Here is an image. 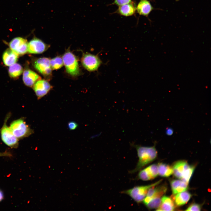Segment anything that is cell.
Segmentation results:
<instances>
[{
  "instance_id": "cell-19",
  "label": "cell",
  "mask_w": 211,
  "mask_h": 211,
  "mask_svg": "<svg viewBox=\"0 0 211 211\" xmlns=\"http://www.w3.org/2000/svg\"><path fill=\"white\" fill-rule=\"evenodd\" d=\"M176 195L174 197V202L175 204L178 206H181L186 203L191 197V194L186 190Z\"/></svg>"
},
{
  "instance_id": "cell-9",
  "label": "cell",
  "mask_w": 211,
  "mask_h": 211,
  "mask_svg": "<svg viewBox=\"0 0 211 211\" xmlns=\"http://www.w3.org/2000/svg\"><path fill=\"white\" fill-rule=\"evenodd\" d=\"M158 175V166L153 164L140 170L137 176V178L142 181H147L154 179Z\"/></svg>"
},
{
  "instance_id": "cell-18",
  "label": "cell",
  "mask_w": 211,
  "mask_h": 211,
  "mask_svg": "<svg viewBox=\"0 0 211 211\" xmlns=\"http://www.w3.org/2000/svg\"><path fill=\"white\" fill-rule=\"evenodd\" d=\"M174 209V204L172 199L169 197L164 196L161 198V203L160 206L156 210L173 211Z\"/></svg>"
},
{
  "instance_id": "cell-28",
  "label": "cell",
  "mask_w": 211,
  "mask_h": 211,
  "mask_svg": "<svg viewBox=\"0 0 211 211\" xmlns=\"http://www.w3.org/2000/svg\"><path fill=\"white\" fill-rule=\"evenodd\" d=\"M173 130L171 128H168L166 129V134L168 135H171L173 133Z\"/></svg>"
},
{
  "instance_id": "cell-11",
  "label": "cell",
  "mask_w": 211,
  "mask_h": 211,
  "mask_svg": "<svg viewBox=\"0 0 211 211\" xmlns=\"http://www.w3.org/2000/svg\"><path fill=\"white\" fill-rule=\"evenodd\" d=\"M50 83L45 80H40L33 86V89L38 99H40L47 95L52 89Z\"/></svg>"
},
{
  "instance_id": "cell-6",
  "label": "cell",
  "mask_w": 211,
  "mask_h": 211,
  "mask_svg": "<svg viewBox=\"0 0 211 211\" xmlns=\"http://www.w3.org/2000/svg\"><path fill=\"white\" fill-rule=\"evenodd\" d=\"M62 59L67 73L74 76L80 74L78 60L74 54L70 52L67 51L64 54Z\"/></svg>"
},
{
  "instance_id": "cell-16",
  "label": "cell",
  "mask_w": 211,
  "mask_h": 211,
  "mask_svg": "<svg viewBox=\"0 0 211 211\" xmlns=\"http://www.w3.org/2000/svg\"><path fill=\"white\" fill-rule=\"evenodd\" d=\"M171 185L172 193L174 195L186 191L188 187V183L181 180H172L171 182Z\"/></svg>"
},
{
  "instance_id": "cell-8",
  "label": "cell",
  "mask_w": 211,
  "mask_h": 211,
  "mask_svg": "<svg viewBox=\"0 0 211 211\" xmlns=\"http://www.w3.org/2000/svg\"><path fill=\"white\" fill-rule=\"evenodd\" d=\"M28 43L27 40L21 37L13 38L10 42V49L19 55H23L28 52Z\"/></svg>"
},
{
  "instance_id": "cell-25",
  "label": "cell",
  "mask_w": 211,
  "mask_h": 211,
  "mask_svg": "<svg viewBox=\"0 0 211 211\" xmlns=\"http://www.w3.org/2000/svg\"><path fill=\"white\" fill-rule=\"evenodd\" d=\"M68 127L69 130H74L77 128L78 124L74 121H71L68 122Z\"/></svg>"
},
{
  "instance_id": "cell-21",
  "label": "cell",
  "mask_w": 211,
  "mask_h": 211,
  "mask_svg": "<svg viewBox=\"0 0 211 211\" xmlns=\"http://www.w3.org/2000/svg\"><path fill=\"white\" fill-rule=\"evenodd\" d=\"M158 175L163 177H168L173 173L172 168L169 165L162 163L158 165Z\"/></svg>"
},
{
  "instance_id": "cell-1",
  "label": "cell",
  "mask_w": 211,
  "mask_h": 211,
  "mask_svg": "<svg viewBox=\"0 0 211 211\" xmlns=\"http://www.w3.org/2000/svg\"><path fill=\"white\" fill-rule=\"evenodd\" d=\"M136 149L138 161L135 168L130 171L131 173L140 170L143 167L153 161L156 158L157 152L154 146L144 147L134 145Z\"/></svg>"
},
{
  "instance_id": "cell-2",
  "label": "cell",
  "mask_w": 211,
  "mask_h": 211,
  "mask_svg": "<svg viewBox=\"0 0 211 211\" xmlns=\"http://www.w3.org/2000/svg\"><path fill=\"white\" fill-rule=\"evenodd\" d=\"M173 173L176 178L189 183L195 169V167L184 160L176 162L172 167Z\"/></svg>"
},
{
  "instance_id": "cell-12",
  "label": "cell",
  "mask_w": 211,
  "mask_h": 211,
  "mask_svg": "<svg viewBox=\"0 0 211 211\" xmlns=\"http://www.w3.org/2000/svg\"><path fill=\"white\" fill-rule=\"evenodd\" d=\"M48 47L41 40L35 38L28 43V52L31 54H40L45 51Z\"/></svg>"
},
{
  "instance_id": "cell-3",
  "label": "cell",
  "mask_w": 211,
  "mask_h": 211,
  "mask_svg": "<svg viewBox=\"0 0 211 211\" xmlns=\"http://www.w3.org/2000/svg\"><path fill=\"white\" fill-rule=\"evenodd\" d=\"M9 127L18 140L28 137L34 132L33 130L26 123L23 118L13 120Z\"/></svg>"
},
{
  "instance_id": "cell-29",
  "label": "cell",
  "mask_w": 211,
  "mask_h": 211,
  "mask_svg": "<svg viewBox=\"0 0 211 211\" xmlns=\"http://www.w3.org/2000/svg\"><path fill=\"white\" fill-rule=\"evenodd\" d=\"M4 195L3 191L0 189V202L4 199Z\"/></svg>"
},
{
  "instance_id": "cell-23",
  "label": "cell",
  "mask_w": 211,
  "mask_h": 211,
  "mask_svg": "<svg viewBox=\"0 0 211 211\" xmlns=\"http://www.w3.org/2000/svg\"><path fill=\"white\" fill-rule=\"evenodd\" d=\"M50 64L52 69H59L63 66L62 59L59 56L56 57L50 60Z\"/></svg>"
},
{
  "instance_id": "cell-10",
  "label": "cell",
  "mask_w": 211,
  "mask_h": 211,
  "mask_svg": "<svg viewBox=\"0 0 211 211\" xmlns=\"http://www.w3.org/2000/svg\"><path fill=\"white\" fill-rule=\"evenodd\" d=\"M50 60L46 57L39 58L34 61L33 66L39 72L45 76H47L50 75L52 72Z\"/></svg>"
},
{
  "instance_id": "cell-7",
  "label": "cell",
  "mask_w": 211,
  "mask_h": 211,
  "mask_svg": "<svg viewBox=\"0 0 211 211\" xmlns=\"http://www.w3.org/2000/svg\"><path fill=\"white\" fill-rule=\"evenodd\" d=\"M81 61L84 67L91 72L97 70L102 63L98 56L88 53L84 54Z\"/></svg>"
},
{
  "instance_id": "cell-15",
  "label": "cell",
  "mask_w": 211,
  "mask_h": 211,
  "mask_svg": "<svg viewBox=\"0 0 211 211\" xmlns=\"http://www.w3.org/2000/svg\"><path fill=\"white\" fill-rule=\"evenodd\" d=\"M18 57V55L9 48L4 51L2 56L3 62L7 66H10L15 63L17 61Z\"/></svg>"
},
{
  "instance_id": "cell-14",
  "label": "cell",
  "mask_w": 211,
  "mask_h": 211,
  "mask_svg": "<svg viewBox=\"0 0 211 211\" xmlns=\"http://www.w3.org/2000/svg\"><path fill=\"white\" fill-rule=\"evenodd\" d=\"M41 78L37 73L30 69H26L23 72V79L27 86L31 87Z\"/></svg>"
},
{
  "instance_id": "cell-20",
  "label": "cell",
  "mask_w": 211,
  "mask_h": 211,
  "mask_svg": "<svg viewBox=\"0 0 211 211\" xmlns=\"http://www.w3.org/2000/svg\"><path fill=\"white\" fill-rule=\"evenodd\" d=\"M136 9L134 5L130 3L120 6L118 9V12L122 15L127 16L133 15L135 13Z\"/></svg>"
},
{
  "instance_id": "cell-27",
  "label": "cell",
  "mask_w": 211,
  "mask_h": 211,
  "mask_svg": "<svg viewBox=\"0 0 211 211\" xmlns=\"http://www.w3.org/2000/svg\"><path fill=\"white\" fill-rule=\"evenodd\" d=\"M2 156L12 157L13 156V154L10 151L6 150L4 152H0V157Z\"/></svg>"
},
{
  "instance_id": "cell-17",
  "label": "cell",
  "mask_w": 211,
  "mask_h": 211,
  "mask_svg": "<svg viewBox=\"0 0 211 211\" xmlns=\"http://www.w3.org/2000/svg\"><path fill=\"white\" fill-rule=\"evenodd\" d=\"M136 9L140 15L147 16L152 11L153 8L149 1L141 0L138 3Z\"/></svg>"
},
{
  "instance_id": "cell-22",
  "label": "cell",
  "mask_w": 211,
  "mask_h": 211,
  "mask_svg": "<svg viewBox=\"0 0 211 211\" xmlns=\"http://www.w3.org/2000/svg\"><path fill=\"white\" fill-rule=\"evenodd\" d=\"M8 72L9 76L11 77L16 78L22 74L23 69L19 64L15 63L10 66Z\"/></svg>"
},
{
  "instance_id": "cell-24",
  "label": "cell",
  "mask_w": 211,
  "mask_h": 211,
  "mask_svg": "<svg viewBox=\"0 0 211 211\" xmlns=\"http://www.w3.org/2000/svg\"><path fill=\"white\" fill-rule=\"evenodd\" d=\"M201 207L198 204L194 203L191 204L186 210V211H200Z\"/></svg>"
},
{
  "instance_id": "cell-13",
  "label": "cell",
  "mask_w": 211,
  "mask_h": 211,
  "mask_svg": "<svg viewBox=\"0 0 211 211\" xmlns=\"http://www.w3.org/2000/svg\"><path fill=\"white\" fill-rule=\"evenodd\" d=\"M152 187L148 190L147 195L143 201V203L150 199L156 197H161L166 192L167 187L163 185L156 187Z\"/></svg>"
},
{
  "instance_id": "cell-26",
  "label": "cell",
  "mask_w": 211,
  "mask_h": 211,
  "mask_svg": "<svg viewBox=\"0 0 211 211\" xmlns=\"http://www.w3.org/2000/svg\"><path fill=\"white\" fill-rule=\"evenodd\" d=\"M131 0H115L114 3L116 5L120 6L130 3Z\"/></svg>"
},
{
  "instance_id": "cell-30",
  "label": "cell",
  "mask_w": 211,
  "mask_h": 211,
  "mask_svg": "<svg viewBox=\"0 0 211 211\" xmlns=\"http://www.w3.org/2000/svg\"><path fill=\"white\" fill-rule=\"evenodd\" d=\"M176 0L177 1V0Z\"/></svg>"
},
{
  "instance_id": "cell-4",
  "label": "cell",
  "mask_w": 211,
  "mask_h": 211,
  "mask_svg": "<svg viewBox=\"0 0 211 211\" xmlns=\"http://www.w3.org/2000/svg\"><path fill=\"white\" fill-rule=\"evenodd\" d=\"M161 180H159L149 185L136 186L130 189L123 191L121 193L128 195L136 203H139L143 201L149 189L159 184Z\"/></svg>"
},
{
  "instance_id": "cell-5",
  "label": "cell",
  "mask_w": 211,
  "mask_h": 211,
  "mask_svg": "<svg viewBox=\"0 0 211 211\" xmlns=\"http://www.w3.org/2000/svg\"><path fill=\"white\" fill-rule=\"evenodd\" d=\"M10 116V113L6 115L4 123L0 130L1 138L2 141L6 145L11 148H17L19 145V140L7 125V121Z\"/></svg>"
}]
</instances>
